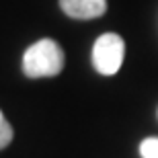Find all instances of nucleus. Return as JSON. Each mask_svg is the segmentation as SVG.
<instances>
[{
	"mask_svg": "<svg viewBox=\"0 0 158 158\" xmlns=\"http://www.w3.org/2000/svg\"><path fill=\"white\" fill-rule=\"evenodd\" d=\"M64 68V52L53 39H39L25 52L23 72L29 78L58 76Z\"/></svg>",
	"mask_w": 158,
	"mask_h": 158,
	"instance_id": "1",
	"label": "nucleus"
},
{
	"mask_svg": "<svg viewBox=\"0 0 158 158\" xmlns=\"http://www.w3.org/2000/svg\"><path fill=\"white\" fill-rule=\"evenodd\" d=\"M125 43L117 33H103L93 45V66L99 74L113 76L123 64Z\"/></svg>",
	"mask_w": 158,
	"mask_h": 158,
	"instance_id": "2",
	"label": "nucleus"
},
{
	"mask_svg": "<svg viewBox=\"0 0 158 158\" xmlns=\"http://www.w3.org/2000/svg\"><path fill=\"white\" fill-rule=\"evenodd\" d=\"M60 8L72 19H97L105 15L107 0H60Z\"/></svg>",
	"mask_w": 158,
	"mask_h": 158,
	"instance_id": "3",
	"label": "nucleus"
},
{
	"mask_svg": "<svg viewBox=\"0 0 158 158\" xmlns=\"http://www.w3.org/2000/svg\"><path fill=\"white\" fill-rule=\"evenodd\" d=\"M142 158H158V138H146L140 144Z\"/></svg>",
	"mask_w": 158,
	"mask_h": 158,
	"instance_id": "4",
	"label": "nucleus"
},
{
	"mask_svg": "<svg viewBox=\"0 0 158 158\" xmlns=\"http://www.w3.org/2000/svg\"><path fill=\"white\" fill-rule=\"evenodd\" d=\"M10 142H12V127H10V123L6 121L4 113L0 111V150L6 148Z\"/></svg>",
	"mask_w": 158,
	"mask_h": 158,
	"instance_id": "5",
	"label": "nucleus"
}]
</instances>
